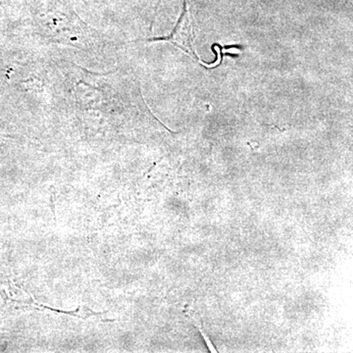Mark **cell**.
<instances>
[{
	"mask_svg": "<svg viewBox=\"0 0 353 353\" xmlns=\"http://www.w3.org/2000/svg\"><path fill=\"white\" fill-rule=\"evenodd\" d=\"M148 41H166V43L174 44L190 57L196 60L197 62L202 63L199 55L196 54V48H194V24H192L190 10L188 9L187 1H185L182 15L170 36L148 39Z\"/></svg>",
	"mask_w": 353,
	"mask_h": 353,
	"instance_id": "1",
	"label": "cell"
}]
</instances>
